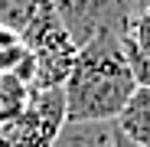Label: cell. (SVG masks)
I'll return each instance as SVG.
<instances>
[{
	"label": "cell",
	"instance_id": "cell-4",
	"mask_svg": "<svg viewBox=\"0 0 150 147\" xmlns=\"http://www.w3.org/2000/svg\"><path fill=\"white\" fill-rule=\"evenodd\" d=\"M117 141L114 121H65L49 147H117Z\"/></svg>",
	"mask_w": 150,
	"mask_h": 147
},
{
	"label": "cell",
	"instance_id": "cell-6",
	"mask_svg": "<svg viewBox=\"0 0 150 147\" xmlns=\"http://www.w3.org/2000/svg\"><path fill=\"white\" fill-rule=\"evenodd\" d=\"M124 53H127L137 85H150V4L137 10L127 36H124Z\"/></svg>",
	"mask_w": 150,
	"mask_h": 147
},
{
	"label": "cell",
	"instance_id": "cell-8",
	"mask_svg": "<svg viewBox=\"0 0 150 147\" xmlns=\"http://www.w3.org/2000/svg\"><path fill=\"white\" fill-rule=\"evenodd\" d=\"M30 98H33V88L26 82H20L16 75H0V128L26 111Z\"/></svg>",
	"mask_w": 150,
	"mask_h": 147
},
{
	"label": "cell",
	"instance_id": "cell-3",
	"mask_svg": "<svg viewBox=\"0 0 150 147\" xmlns=\"http://www.w3.org/2000/svg\"><path fill=\"white\" fill-rule=\"evenodd\" d=\"M65 124L62 88H33L26 111L0 128V147H49Z\"/></svg>",
	"mask_w": 150,
	"mask_h": 147
},
{
	"label": "cell",
	"instance_id": "cell-1",
	"mask_svg": "<svg viewBox=\"0 0 150 147\" xmlns=\"http://www.w3.org/2000/svg\"><path fill=\"white\" fill-rule=\"evenodd\" d=\"M137 92L134 69L117 33H95L79 46L62 82L65 121H114Z\"/></svg>",
	"mask_w": 150,
	"mask_h": 147
},
{
	"label": "cell",
	"instance_id": "cell-7",
	"mask_svg": "<svg viewBox=\"0 0 150 147\" xmlns=\"http://www.w3.org/2000/svg\"><path fill=\"white\" fill-rule=\"evenodd\" d=\"M121 137L134 141L137 147H150V85H137L124 111L114 118Z\"/></svg>",
	"mask_w": 150,
	"mask_h": 147
},
{
	"label": "cell",
	"instance_id": "cell-5",
	"mask_svg": "<svg viewBox=\"0 0 150 147\" xmlns=\"http://www.w3.org/2000/svg\"><path fill=\"white\" fill-rule=\"evenodd\" d=\"M0 75H16L30 88L36 82V56L20 39V33L7 26H0Z\"/></svg>",
	"mask_w": 150,
	"mask_h": 147
},
{
	"label": "cell",
	"instance_id": "cell-10",
	"mask_svg": "<svg viewBox=\"0 0 150 147\" xmlns=\"http://www.w3.org/2000/svg\"><path fill=\"white\" fill-rule=\"evenodd\" d=\"M117 147H137V144H134V141H127V137H121V141H117Z\"/></svg>",
	"mask_w": 150,
	"mask_h": 147
},
{
	"label": "cell",
	"instance_id": "cell-9",
	"mask_svg": "<svg viewBox=\"0 0 150 147\" xmlns=\"http://www.w3.org/2000/svg\"><path fill=\"white\" fill-rule=\"evenodd\" d=\"M42 0H0V26L7 30H23L33 20V13L39 10Z\"/></svg>",
	"mask_w": 150,
	"mask_h": 147
},
{
	"label": "cell",
	"instance_id": "cell-2",
	"mask_svg": "<svg viewBox=\"0 0 150 147\" xmlns=\"http://www.w3.org/2000/svg\"><path fill=\"white\" fill-rule=\"evenodd\" d=\"M62 16L75 46L88 43L95 33H117L127 36L137 16V0H49Z\"/></svg>",
	"mask_w": 150,
	"mask_h": 147
}]
</instances>
